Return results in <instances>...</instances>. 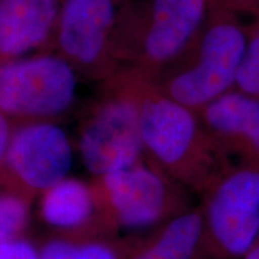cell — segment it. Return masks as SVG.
Returning <instances> with one entry per match:
<instances>
[{"label":"cell","instance_id":"obj_1","mask_svg":"<svg viewBox=\"0 0 259 259\" xmlns=\"http://www.w3.org/2000/svg\"><path fill=\"white\" fill-rule=\"evenodd\" d=\"M138 109L144 148L156 167L181 186L203 194L232 163L197 112L164 94L147 97Z\"/></svg>","mask_w":259,"mask_h":259},{"label":"cell","instance_id":"obj_2","mask_svg":"<svg viewBox=\"0 0 259 259\" xmlns=\"http://www.w3.org/2000/svg\"><path fill=\"white\" fill-rule=\"evenodd\" d=\"M203 197V257L242 259L259 242V164L231 163Z\"/></svg>","mask_w":259,"mask_h":259},{"label":"cell","instance_id":"obj_3","mask_svg":"<svg viewBox=\"0 0 259 259\" xmlns=\"http://www.w3.org/2000/svg\"><path fill=\"white\" fill-rule=\"evenodd\" d=\"M248 28L238 16L223 12L200 37L193 63L170 77L164 95L198 113L235 88L247 45Z\"/></svg>","mask_w":259,"mask_h":259},{"label":"cell","instance_id":"obj_4","mask_svg":"<svg viewBox=\"0 0 259 259\" xmlns=\"http://www.w3.org/2000/svg\"><path fill=\"white\" fill-rule=\"evenodd\" d=\"M103 198L119 226L142 231L189 210L180 184L157 167L136 163L101 177Z\"/></svg>","mask_w":259,"mask_h":259},{"label":"cell","instance_id":"obj_5","mask_svg":"<svg viewBox=\"0 0 259 259\" xmlns=\"http://www.w3.org/2000/svg\"><path fill=\"white\" fill-rule=\"evenodd\" d=\"M76 95V78L57 57L0 64V113L51 116L66 111Z\"/></svg>","mask_w":259,"mask_h":259},{"label":"cell","instance_id":"obj_6","mask_svg":"<svg viewBox=\"0 0 259 259\" xmlns=\"http://www.w3.org/2000/svg\"><path fill=\"white\" fill-rule=\"evenodd\" d=\"M73 154L65 132L53 124H32L11 136L4 167L24 194L42 192L66 179Z\"/></svg>","mask_w":259,"mask_h":259},{"label":"cell","instance_id":"obj_7","mask_svg":"<svg viewBox=\"0 0 259 259\" xmlns=\"http://www.w3.org/2000/svg\"><path fill=\"white\" fill-rule=\"evenodd\" d=\"M143 148L138 106L127 100L102 106L79 139L83 164L100 178L138 163Z\"/></svg>","mask_w":259,"mask_h":259},{"label":"cell","instance_id":"obj_8","mask_svg":"<svg viewBox=\"0 0 259 259\" xmlns=\"http://www.w3.org/2000/svg\"><path fill=\"white\" fill-rule=\"evenodd\" d=\"M198 115L229 161L233 157L235 163L259 164V99L233 89L204 107Z\"/></svg>","mask_w":259,"mask_h":259},{"label":"cell","instance_id":"obj_9","mask_svg":"<svg viewBox=\"0 0 259 259\" xmlns=\"http://www.w3.org/2000/svg\"><path fill=\"white\" fill-rule=\"evenodd\" d=\"M209 0H154L144 38L149 60L163 64L189 47L203 27Z\"/></svg>","mask_w":259,"mask_h":259},{"label":"cell","instance_id":"obj_10","mask_svg":"<svg viewBox=\"0 0 259 259\" xmlns=\"http://www.w3.org/2000/svg\"><path fill=\"white\" fill-rule=\"evenodd\" d=\"M114 21L112 0H67L59 27L60 46L83 64L99 58Z\"/></svg>","mask_w":259,"mask_h":259},{"label":"cell","instance_id":"obj_11","mask_svg":"<svg viewBox=\"0 0 259 259\" xmlns=\"http://www.w3.org/2000/svg\"><path fill=\"white\" fill-rule=\"evenodd\" d=\"M57 17V0H0V57L21 56L42 44Z\"/></svg>","mask_w":259,"mask_h":259},{"label":"cell","instance_id":"obj_12","mask_svg":"<svg viewBox=\"0 0 259 259\" xmlns=\"http://www.w3.org/2000/svg\"><path fill=\"white\" fill-rule=\"evenodd\" d=\"M203 245L202 208L189 209L163 223L132 259H200Z\"/></svg>","mask_w":259,"mask_h":259},{"label":"cell","instance_id":"obj_13","mask_svg":"<svg viewBox=\"0 0 259 259\" xmlns=\"http://www.w3.org/2000/svg\"><path fill=\"white\" fill-rule=\"evenodd\" d=\"M96 197L88 185L78 179L66 178L45 191L40 211L44 221L64 231L77 229L93 219Z\"/></svg>","mask_w":259,"mask_h":259},{"label":"cell","instance_id":"obj_14","mask_svg":"<svg viewBox=\"0 0 259 259\" xmlns=\"http://www.w3.org/2000/svg\"><path fill=\"white\" fill-rule=\"evenodd\" d=\"M29 213L27 194L12 186L0 190V242L21 239Z\"/></svg>","mask_w":259,"mask_h":259},{"label":"cell","instance_id":"obj_15","mask_svg":"<svg viewBox=\"0 0 259 259\" xmlns=\"http://www.w3.org/2000/svg\"><path fill=\"white\" fill-rule=\"evenodd\" d=\"M41 259H119L111 246L99 241H70L53 239L40 250Z\"/></svg>","mask_w":259,"mask_h":259},{"label":"cell","instance_id":"obj_16","mask_svg":"<svg viewBox=\"0 0 259 259\" xmlns=\"http://www.w3.org/2000/svg\"><path fill=\"white\" fill-rule=\"evenodd\" d=\"M234 89L259 99V17L248 27L247 45Z\"/></svg>","mask_w":259,"mask_h":259},{"label":"cell","instance_id":"obj_17","mask_svg":"<svg viewBox=\"0 0 259 259\" xmlns=\"http://www.w3.org/2000/svg\"><path fill=\"white\" fill-rule=\"evenodd\" d=\"M0 259H41L40 251L23 239L0 242Z\"/></svg>","mask_w":259,"mask_h":259},{"label":"cell","instance_id":"obj_18","mask_svg":"<svg viewBox=\"0 0 259 259\" xmlns=\"http://www.w3.org/2000/svg\"><path fill=\"white\" fill-rule=\"evenodd\" d=\"M10 139H11V134H10V126L6 120L4 114L0 113V170L4 168L6 153H8Z\"/></svg>","mask_w":259,"mask_h":259},{"label":"cell","instance_id":"obj_19","mask_svg":"<svg viewBox=\"0 0 259 259\" xmlns=\"http://www.w3.org/2000/svg\"><path fill=\"white\" fill-rule=\"evenodd\" d=\"M232 9L238 10H257L259 12V0H228Z\"/></svg>","mask_w":259,"mask_h":259},{"label":"cell","instance_id":"obj_20","mask_svg":"<svg viewBox=\"0 0 259 259\" xmlns=\"http://www.w3.org/2000/svg\"><path fill=\"white\" fill-rule=\"evenodd\" d=\"M242 259H259V242Z\"/></svg>","mask_w":259,"mask_h":259}]
</instances>
